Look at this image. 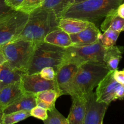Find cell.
<instances>
[{"label":"cell","mask_w":124,"mask_h":124,"mask_svg":"<svg viewBox=\"0 0 124 124\" xmlns=\"http://www.w3.org/2000/svg\"><path fill=\"white\" fill-rule=\"evenodd\" d=\"M58 22L59 19L52 11L38 7L29 13L24 29L12 41L26 40L42 42L48 33L58 28Z\"/></svg>","instance_id":"6da1fadb"},{"label":"cell","mask_w":124,"mask_h":124,"mask_svg":"<svg viewBox=\"0 0 124 124\" xmlns=\"http://www.w3.org/2000/svg\"><path fill=\"white\" fill-rule=\"evenodd\" d=\"M124 2V0H87L73 4L62 17L87 21L96 25Z\"/></svg>","instance_id":"7a4b0ae2"},{"label":"cell","mask_w":124,"mask_h":124,"mask_svg":"<svg viewBox=\"0 0 124 124\" xmlns=\"http://www.w3.org/2000/svg\"><path fill=\"white\" fill-rule=\"evenodd\" d=\"M110 70L103 63L88 62L78 66L71 88L72 94L85 96L98 85Z\"/></svg>","instance_id":"3957f363"},{"label":"cell","mask_w":124,"mask_h":124,"mask_svg":"<svg viewBox=\"0 0 124 124\" xmlns=\"http://www.w3.org/2000/svg\"><path fill=\"white\" fill-rule=\"evenodd\" d=\"M65 48L45 42H37L29 64L26 73H39L41 69L52 67L55 71L62 64Z\"/></svg>","instance_id":"277c9868"},{"label":"cell","mask_w":124,"mask_h":124,"mask_svg":"<svg viewBox=\"0 0 124 124\" xmlns=\"http://www.w3.org/2000/svg\"><path fill=\"white\" fill-rule=\"evenodd\" d=\"M36 43L26 40H17L0 45V48L6 62L11 67L26 73Z\"/></svg>","instance_id":"5b68a950"},{"label":"cell","mask_w":124,"mask_h":124,"mask_svg":"<svg viewBox=\"0 0 124 124\" xmlns=\"http://www.w3.org/2000/svg\"><path fill=\"white\" fill-rule=\"evenodd\" d=\"M104 48L98 40L92 44L71 46L65 48L63 63L71 62L78 66L88 62L104 63Z\"/></svg>","instance_id":"8992f818"},{"label":"cell","mask_w":124,"mask_h":124,"mask_svg":"<svg viewBox=\"0 0 124 124\" xmlns=\"http://www.w3.org/2000/svg\"><path fill=\"white\" fill-rule=\"evenodd\" d=\"M29 14L13 10L0 19V45L13 41L24 29Z\"/></svg>","instance_id":"52a82bcc"},{"label":"cell","mask_w":124,"mask_h":124,"mask_svg":"<svg viewBox=\"0 0 124 124\" xmlns=\"http://www.w3.org/2000/svg\"><path fill=\"white\" fill-rule=\"evenodd\" d=\"M113 71H109L97 86L95 94L98 102L110 104L112 101L124 99V86L114 79Z\"/></svg>","instance_id":"ba28073f"},{"label":"cell","mask_w":124,"mask_h":124,"mask_svg":"<svg viewBox=\"0 0 124 124\" xmlns=\"http://www.w3.org/2000/svg\"><path fill=\"white\" fill-rule=\"evenodd\" d=\"M21 84L24 93L37 94L38 93L47 90H54L61 94L55 80L49 81L42 78L39 73L29 74L24 73L21 79Z\"/></svg>","instance_id":"9c48e42d"},{"label":"cell","mask_w":124,"mask_h":124,"mask_svg":"<svg viewBox=\"0 0 124 124\" xmlns=\"http://www.w3.org/2000/svg\"><path fill=\"white\" fill-rule=\"evenodd\" d=\"M86 113L84 124H103L104 116L110 104L98 102L93 92L85 96Z\"/></svg>","instance_id":"30bf717a"},{"label":"cell","mask_w":124,"mask_h":124,"mask_svg":"<svg viewBox=\"0 0 124 124\" xmlns=\"http://www.w3.org/2000/svg\"><path fill=\"white\" fill-rule=\"evenodd\" d=\"M78 66L73 63L65 62L60 65L56 71L55 81L61 94L65 95L71 93V88Z\"/></svg>","instance_id":"8fae6325"},{"label":"cell","mask_w":124,"mask_h":124,"mask_svg":"<svg viewBox=\"0 0 124 124\" xmlns=\"http://www.w3.org/2000/svg\"><path fill=\"white\" fill-rule=\"evenodd\" d=\"M101 31L98 27L93 23L89 22L85 29L75 34L70 35L72 41V46H85L94 44L99 40Z\"/></svg>","instance_id":"7c38bea8"},{"label":"cell","mask_w":124,"mask_h":124,"mask_svg":"<svg viewBox=\"0 0 124 124\" xmlns=\"http://www.w3.org/2000/svg\"><path fill=\"white\" fill-rule=\"evenodd\" d=\"M72 104L67 117L69 124H84L86 113V99L78 94L71 95Z\"/></svg>","instance_id":"4fadbf2b"},{"label":"cell","mask_w":124,"mask_h":124,"mask_svg":"<svg viewBox=\"0 0 124 124\" xmlns=\"http://www.w3.org/2000/svg\"><path fill=\"white\" fill-rule=\"evenodd\" d=\"M36 94L32 93H24L10 104L3 108V113H10L21 110L30 111L36 106Z\"/></svg>","instance_id":"5bb4252c"},{"label":"cell","mask_w":124,"mask_h":124,"mask_svg":"<svg viewBox=\"0 0 124 124\" xmlns=\"http://www.w3.org/2000/svg\"><path fill=\"white\" fill-rule=\"evenodd\" d=\"M24 93L21 81L1 87L0 88V105L6 107Z\"/></svg>","instance_id":"9a60e30c"},{"label":"cell","mask_w":124,"mask_h":124,"mask_svg":"<svg viewBox=\"0 0 124 124\" xmlns=\"http://www.w3.org/2000/svg\"><path fill=\"white\" fill-rule=\"evenodd\" d=\"M124 47L114 46L105 48L104 55V63L110 71H115L118 68L119 64L122 58Z\"/></svg>","instance_id":"2e32d148"},{"label":"cell","mask_w":124,"mask_h":124,"mask_svg":"<svg viewBox=\"0 0 124 124\" xmlns=\"http://www.w3.org/2000/svg\"><path fill=\"white\" fill-rule=\"evenodd\" d=\"M24 73H26L12 68L6 62L0 65V88L7 85L20 81Z\"/></svg>","instance_id":"e0dca14e"},{"label":"cell","mask_w":124,"mask_h":124,"mask_svg":"<svg viewBox=\"0 0 124 124\" xmlns=\"http://www.w3.org/2000/svg\"><path fill=\"white\" fill-rule=\"evenodd\" d=\"M89 22L73 18L61 17L58 22V28L69 35L78 33L85 29Z\"/></svg>","instance_id":"ac0fdd59"},{"label":"cell","mask_w":124,"mask_h":124,"mask_svg":"<svg viewBox=\"0 0 124 124\" xmlns=\"http://www.w3.org/2000/svg\"><path fill=\"white\" fill-rule=\"evenodd\" d=\"M43 41L64 48L73 46L70 35L59 28L48 33L44 38Z\"/></svg>","instance_id":"d6986e66"},{"label":"cell","mask_w":124,"mask_h":124,"mask_svg":"<svg viewBox=\"0 0 124 124\" xmlns=\"http://www.w3.org/2000/svg\"><path fill=\"white\" fill-rule=\"evenodd\" d=\"M59 96V92L54 90L42 91L36 94V105L50 111L55 107L56 101Z\"/></svg>","instance_id":"ffe728a7"},{"label":"cell","mask_w":124,"mask_h":124,"mask_svg":"<svg viewBox=\"0 0 124 124\" xmlns=\"http://www.w3.org/2000/svg\"><path fill=\"white\" fill-rule=\"evenodd\" d=\"M116 10L110 12L105 17L101 25L102 31L112 30L119 33L124 31V19L118 15Z\"/></svg>","instance_id":"44dd1931"},{"label":"cell","mask_w":124,"mask_h":124,"mask_svg":"<svg viewBox=\"0 0 124 124\" xmlns=\"http://www.w3.org/2000/svg\"><path fill=\"white\" fill-rule=\"evenodd\" d=\"M75 3V0H44L40 7L52 11L58 19L68 8Z\"/></svg>","instance_id":"7402d4cb"},{"label":"cell","mask_w":124,"mask_h":124,"mask_svg":"<svg viewBox=\"0 0 124 124\" xmlns=\"http://www.w3.org/2000/svg\"><path fill=\"white\" fill-rule=\"evenodd\" d=\"M120 33L112 30H107L103 33H101L99 41L104 48H108L116 45Z\"/></svg>","instance_id":"603a6c76"},{"label":"cell","mask_w":124,"mask_h":124,"mask_svg":"<svg viewBox=\"0 0 124 124\" xmlns=\"http://www.w3.org/2000/svg\"><path fill=\"white\" fill-rule=\"evenodd\" d=\"M30 111L21 110L3 115V124H15L29 117Z\"/></svg>","instance_id":"cb8c5ba5"},{"label":"cell","mask_w":124,"mask_h":124,"mask_svg":"<svg viewBox=\"0 0 124 124\" xmlns=\"http://www.w3.org/2000/svg\"><path fill=\"white\" fill-rule=\"evenodd\" d=\"M43 122L44 124H69L67 118L64 117L55 107L48 111V117Z\"/></svg>","instance_id":"d4e9b609"},{"label":"cell","mask_w":124,"mask_h":124,"mask_svg":"<svg viewBox=\"0 0 124 124\" xmlns=\"http://www.w3.org/2000/svg\"><path fill=\"white\" fill-rule=\"evenodd\" d=\"M44 0H24L17 8V11L28 13L36 9L42 5Z\"/></svg>","instance_id":"484cf974"},{"label":"cell","mask_w":124,"mask_h":124,"mask_svg":"<svg viewBox=\"0 0 124 124\" xmlns=\"http://www.w3.org/2000/svg\"><path fill=\"white\" fill-rule=\"evenodd\" d=\"M30 116L44 121L48 117V111L45 108L36 105L30 110Z\"/></svg>","instance_id":"4316f807"},{"label":"cell","mask_w":124,"mask_h":124,"mask_svg":"<svg viewBox=\"0 0 124 124\" xmlns=\"http://www.w3.org/2000/svg\"><path fill=\"white\" fill-rule=\"evenodd\" d=\"M39 74L44 79L49 80V81L55 80L56 71L52 67H47L43 68L40 70Z\"/></svg>","instance_id":"83f0119b"},{"label":"cell","mask_w":124,"mask_h":124,"mask_svg":"<svg viewBox=\"0 0 124 124\" xmlns=\"http://www.w3.org/2000/svg\"><path fill=\"white\" fill-rule=\"evenodd\" d=\"M113 75L116 82L124 86V70H118L117 69L113 71Z\"/></svg>","instance_id":"f1b7e54d"},{"label":"cell","mask_w":124,"mask_h":124,"mask_svg":"<svg viewBox=\"0 0 124 124\" xmlns=\"http://www.w3.org/2000/svg\"><path fill=\"white\" fill-rule=\"evenodd\" d=\"M13 10L7 6L5 0H0V19Z\"/></svg>","instance_id":"f546056e"},{"label":"cell","mask_w":124,"mask_h":124,"mask_svg":"<svg viewBox=\"0 0 124 124\" xmlns=\"http://www.w3.org/2000/svg\"><path fill=\"white\" fill-rule=\"evenodd\" d=\"M23 1L24 0H5V2L12 10H16Z\"/></svg>","instance_id":"4dcf8cb0"},{"label":"cell","mask_w":124,"mask_h":124,"mask_svg":"<svg viewBox=\"0 0 124 124\" xmlns=\"http://www.w3.org/2000/svg\"><path fill=\"white\" fill-rule=\"evenodd\" d=\"M116 10L118 15L124 19V2L118 6Z\"/></svg>","instance_id":"1f68e13d"},{"label":"cell","mask_w":124,"mask_h":124,"mask_svg":"<svg viewBox=\"0 0 124 124\" xmlns=\"http://www.w3.org/2000/svg\"><path fill=\"white\" fill-rule=\"evenodd\" d=\"M3 107L0 105V124H3Z\"/></svg>","instance_id":"d6a6232c"},{"label":"cell","mask_w":124,"mask_h":124,"mask_svg":"<svg viewBox=\"0 0 124 124\" xmlns=\"http://www.w3.org/2000/svg\"><path fill=\"white\" fill-rule=\"evenodd\" d=\"M87 1V0H75V3L74 4L78 3V2H82V1Z\"/></svg>","instance_id":"836d02e7"}]
</instances>
